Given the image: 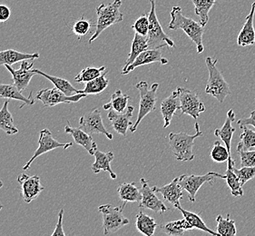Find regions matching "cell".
I'll return each instance as SVG.
<instances>
[{
	"label": "cell",
	"mask_w": 255,
	"mask_h": 236,
	"mask_svg": "<svg viewBox=\"0 0 255 236\" xmlns=\"http://www.w3.org/2000/svg\"><path fill=\"white\" fill-rule=\"evenodd\" d=\"M171 21L168 27L172 30L182 29L189 36V38L194 42L197 47V53L202 54L204 50L203 36L204 26L194 19L183 15L182 8L180 6H174L170 13Z\"/></svg>",
	"instance_id": "cell-1"
},
{
	"label": "cell",
	"mask_w": 255,
	"mask_h": 236,
	"mask_svg": "<svg viewBox=\"0 0 255 236\" xmlns=\"http://www.w3.org/2000/svg\"><path fill=\"white\" fill-rule=\"evenodd\" d=\"M196 133L189 134L186 133H169V144L174 153L175 159L180 162H191L194 159L193 153L194 140L203 135V132L200 130L199 123H194Z\"/></svg>",
	"instance_id": "cell-2"
},
{
	"label": "cell",
	"mask_w": 255,
	"mask_h": 236,
	"mask_svg": "<svg viewBox=\"0 0 255 236\" xmlns=\"http://www.w3.org/2000/svg\"><path fill=\"white\" fill-rule=\"evenodd\" d=\"M122 0H115L109 4H101L97 7V22L96 31L88 43L92 44L98 36L108 27L122 22L124 14L120 11Z\"/></svg>",
	"instance_id": "cell-3"
},
{
	"label": "cell",
	"mask_w": 255,
	"mask_h": 236,
	"mask_svg": "<svg viewBox=\"0 0 255 236\" xmlns=\"http://www.w3.org/2000/svg\"><path fill=\"white\" fill-rule=\"evenodd\" d=\"M217 59H213L212 57H206L205 63L208 68L209 78L205 87V93L211 95L212 97L216 98L219 103H224L225 98L229 96V84L226 82L225 77H223L222 73L216 67Z\"/></svg>",
	"instance_id": "cell-4"
},
{
	"label": "cell",
	"mask_w": 255,
	"mask_h": 236,
	"mask_svg": "<svg viewBox=\"0 0 255 236\" xmlns=\"http://www.w3.org/2000/svg\"><path fill=\"white\" fill-rule=\"evenodd\" d=\"M135 88L140 93V102H139L137 119L135 123L130 127L131 133H134L136 131L139 123H141V121L147 116L148 114L155 110L156 108L155 105L157 101L156 93L158 90L159 84L154 83L152 85V87L149 88L146 81H141L136 84Z\"/></svg>",
	"instance_id": "cell-5"
},
{
	"label": "cell",
	"mask_w": 255,
	"mask_h": 236,
	"mask_svg": "<svg viewBox=\"0 0 255 236\" xmlns=\"http://www.w3.org/2000/svg\"><path fill=\"white\" fill-rule=\"evenodd\" d=\"M151 4V10L148 15L149 18V31H148L147 42L150 49L162 48L163 46L174 47V42L169 37L162 28L155 11V0H149Z\"/></svg>",
	"instance_id": "cell-6"
},
{
	"label": "cell",
	"mask_w": 255,
	"mask_h": 236,
	"mask_svg": "<svg viewBox=\"0 0 255 236\" xmlns=\"http://www.w3.org/2000/svg\"><path fill=\"white\" fill-rule=\"evenodd\" d=\"M126 205L127 203H124L122 206L118 207H114L111 205H103L98 207L99 213L102 215L103 230L105 236L112 235L129 224V220L123 215Z\"/></svg>",
	"instance_id": "cell-7"
},
{
	"label": "cell",
	"mask_w": 255,
	"mask_h": 236,
	"mask_svg": "<svg viewBox=\"0 0 255 236\" xmlns=\"http://www.w3.org/2000/svg\"><path fill=\"white\" fill-rule=\"evenodd\" d=\"M215 177L225 179V175H220L215 172H209L206 175H183L179 177L178 183L181 187L188 193L189 201L194 203L196 199V194L202 185L205 183L213 185Z\"/></svg>",
	"instance_id": "cell-8"
},
{
	"label": "cell",
	"mask_w": 255,
	"mask_h": 236,
	"mask_svg": "<svg viewBox=\"0 0 255 236\" xmlns=\"http://www.w3.org/2000/svg\"><path fill=\"white\" fill-rule=\"evenodd\" d=\"M87 95L84 93H79L73 96H67L56 88L41 89L36 94V100L40 101L44 107H56L58 104L77 103L82 98H86Z\"/></svg>",
	"instance_id": "cell-9"
},
{
	"label": "cell",
	"mask_w": 255,
	"mask_h": 236,
	"mask_svg": "<svg viewBox=\"0 0 255 236\" xmlns=\"http://www.w3.org/2000/svg\"><path fill=\"white\" fill-rule=\"evenodd\" d=\"M179 99H180V110L182 114L188 115L191 118L197 120L200 114L206 110L204 104L200 100L196 93L187 88H178Z\"/></svg>",
	"instance_id": "cell-10"
},
{
	"label": "cell",
	"mask_w": 255,
	"mask_h": 236,
	"mask_svg": "<svg viewBox=\"0 0 255 236\" xmlns=\"http://www.w3.org/2000/svg\"><path fill=\"white\" fill-rule=\"evenodd\" d=\"M38 148L36 149V152L33 154L30 159L26 162V164L23 166V170L29 169L31 164L35 160L39 157L42 154H46L48 152H51L53 150L57 148L68 149L73 146L74 143H59L56 139L53 137L50 130L47 128L42 129L39 133V139H38Z\"/></svg>",
	"instance_id": "cell-11"
},
{
	"label": "cell",
	"mask_w": 255,
	"mask_h": 236,
	"mask_svg": "<svg viewBox=\"0 0 255 236\" xmlns=\"http://www.w3.org/2000/svg\"><path fill=\"white\" fill-rule=\"evenodd\" d=\"M79 127L89 134L100 133L104 134L109 140H113L114 136L112 133L108 132L103 122L101 112L98 108L93 109L91 112L84 115L79 119Z\"/></svg>",
	"instance_id": "cell-12"
},
{
	"label": "cell",
	"mask_w": 255,
	"mask_h": 236,
	"mask_svg": "<svg viewBox=\"0 0 255 236\" xmlns=\"http://www.w3.org/2000/svg\"><path fill=\"white\" fill-rule=\"evenodd\" d=\"M17 182L21 187V197L26 204H30L36 199L41 192L44 190V186L41 185L39 175H28L22 173L17 176Z\"/></svg>",
	"instance_id": "cell-13"
},
{
	"label": "cell",
	"mask_w": 255,
	"mask_h": 236,
	"mask_svg": "<svg viewBox=\"0 0 255 236\" xmlns=\"http://www.w3.org/2000/svg\"><path fill=\"white\" fill-rule=\"evenodd\" d=\"M140 184H141L142 200L140 201V203H139V207L153 211V212L158 213L161 215L164 214L167 211V207L164 205L163 201L160 200L156 196L155 192L149 185L148 181L144 178H141Z\"/></svg>",
	"instance_id": "cell-14"
},
{
	"label": "cell",
	"mask_w": 255,
	"mask_h": 236,
	"mask_svg": "<svg viewBox=\"0 0 255 236\" xmlns=\"http://www.w3.org/2000/svg\"><path fill=\"white\" fill-rule=\"evenodd\" d=\"M34 66V60H23L21 62L19 69H14L9 65H5V69L10 73L14 85L18 88L19 91H24L28 87L32 77L36 75V73L33 71L32 67Z\"/></svg>",
	"instance_id": "cell-15"
},
{
	"label": "cell",
	"mask_w": 255,
	"mask_h": 236,
	"mask_svg": "<svg viewBox=\"0 0 255 236\" xmlns=\"http://www.w3.org/2000/svg\"><path fill=\"white\" fill-rule=\"evenodd\" d=\"M133 111L134 108L132 106H128L127 110L123 113H118L113 109L109 110L108 118L117 133H120L123 136H127L128 129L133 125L131 118H133Z\"/></svg>",
	"instance_id": "cell-16"
},
{
	"label": "cell",
	"mask_w": 255,
	"mask_h": 236,
	"mask_svg": "<svg viewBox=\"0 0 255 236\" xmlns=\"http://www.w3.org/2000/svg\"><path fill=\"white\" fill-rule=\"evenodd\" d=\"M153 63H160L161 65L168 64V60L164 58L162 55L161 48H155V49L148 48L146 50L142 52L125 71L121 72V75H128L134 70L136 67L153 64Z\"/></svg>",
	"instance_id": "cell-17"
},
{
	"label": "cell",
	"mask_w": 255,
	"mask_h": 236,
	"mask_svg": "<svg viewBox=\"0 0 255 236\" xmlns=\"http://www.w3.org/2000/svg\"><path fill=\"white\" fill-rule=\"evenodd\" d=\"M179 177L174 178L170 184L164 185L163 187H157V186H153V190L155 193H159L163 196L164 200L167 201L170 204H172V206L174 208H178L179 206H181L180 200L183 197V188L181 187V185L178 183Z\"/></svg>",
	"instance_id": "cell-18"
},
{
	"label": "cell",
	"mask_w": 255,
	"mask_h": 236,
	"mask_svg": "<svg viewBox=\"0 0 255 236\" xmlns=\"http://www.w3.org/2000/svg\"><path fill=\"white\" fill-rule=\"evenodd\" d=\"M255 14V2L252 5L250 14L246 16V20L237 37L238 46H243V47L255 46V29L254 26Z\"/></svg>",
	"instance_id": "cell-19"
},
{
	"label": "cell",
	"mask_w": 255,
	"mask_h": 236,
	"mask_svg": "<svg viewBox=\"0 0 255 236\" xmlns=\"http://www.w3.org/2000/svg\"><path fill=\"white\" fill-rule=\"evenodd\" d=\"M65 132L68 134H71L75 143L86 149L88 154L94 155L97 152V144L94 141L91 134L85 132L80 127L75 128V127H71L69 124H67L65 126Z\"/></svg>",
	"instance_id": "cell-20"
},
{
	"label": "cell",
	"mask_w": 255,
	"mask_h": 236,
	"mask_svg": "<svg viewBox=\"0 0 255 236\" xmlns=\"http://www.w3.org/2000/svg\"><path fill=\"white\" fill-rule=\"evenodd\" d=\"M177 110H180V99L178 92L177 90H175L161 104V114L163 116L164 128H167L171 124L172 119Z\"/></svg>",
	"instance_id": "cell-21"
},
{
	"label": "cell",
	"mask_w": 255,
	"mask_h": 236,
	"mask_svg": "<svg viewBox=\"0 0 255 236\" xmlns=\"http://www.w3.org/2000/svg\"><path fill=\"white\" fill-rule=\"evenodd\" d=\"M235 121V113L234 109H230L227 112V118L224 125L219 129H215V135L219 137L225 143L226 148L228 149L230 154H232V139L235 133V128L233 126V122Z\"/></svg>",
	"instance_id": "cell-22"
},
{
	"label": "cell",
	"mask_w": 255,
	"mask_h": 236,
	"mask_svg": "<svg viewBox=\"0 0 255 236\" xmlns=\"http://www.w3.org/2000/svg\"><path fill=\"white\" fill-rule=\"evenodd\" d=\"M96 161L92 164V171L95 174H98L101 171L104 172H108L110 175V177L112 179H117L118 175L113 171L111 168V162L115 158V154L112 152H108V153H103L101 151H99L98 149L97 152L94 154Z\"/></svg>",
	"instance_id": "cell-23"
},
{
	"label": "cell",
	"mask_w": 255,
	"mask_h": 236,
	"mask_svg": "<svg viewBox=\"0 0 255 236\" xmlns=\"http://www.w3.org/2000/svg\"><path fill=\"white\" fill-rule=\"evenodd\" d=\"M32 92L29 96L26 98L22 95L21 91L15 87V85H8V84H0V98H5L9 100H17L23 102V106H33L36 102V98L32 97Z\"/></svg>",
	"instance_id": "cell-24"
},
{
	"label": "cell",
	"mask_w": 255,
	"mask_h": 236,
	"mask_svg": "<svg viewBox=\"0 0 255 236\" xmlns=\"http://www.w3.org/2000/svg\"><path fill=\"white\" fill-rule=\"evenodd\" d=\"M39 58L38 53H22V52L16 51L14 49H7L0 51V65H15L18 62H22L23 60H35Z\"/></svg>",
	"instance_id": "cell-25"
},
{
	"label": "cell",
	"mask_w": 255,
	"mask_h": 236,
	"mask_svg": "<svg viewBox=\"0 0 255 236\" xmlns=\"http://www.w3.org/2000/svg\"><path fill=\"white\" fill-rule=\"evenodd\" d=\"M235 166V160L230 157L227 164V169L225 172V179L227 182L228 187L231 189L232 195L235 197H241L244 195V190L243 185H241L240 180L234 171Z\"/></svg>",
	"instance_id": "cell-26"
},
{
	"label": "cell",
	"mask_w": 255,
	"mask_h": 236,
	"mask_svg": "<svg viewBox=\"0 0 255 236\" xmlns=\"http://www.w3.org/2000/svg\"><path fill=\"white\" fill-rule=\"evenodd\" d=\"M148 48H149V46H148L147 36H141L137 33H135L133 36V41H132L131 51L129 53L128 59L123 67L122 71H125L136 59V57L142 52L146 50Z\"/></svg>",
	"instance_id": "cell-27"
},
{
	"label": "cell",
	"mask_w": 255,
	"mask_h": 236,
	"mask_svg": "<svg viewBox=\"0 0 255 236\" xmlns=\"http://www.w3.org/2000/svg\"><path fill=\"white\" fill-rule=\"evenodd\" d=\"M118 193L124 203H140L142 200V193L134 183H123L119 185Z\"/></svg>",
	"instance_id": "cell-28"
},
{
	"label": "cell",
	"mask_w": 255,
	"mask_h": 236,
	"mask_svg": "<svg viewBox=\"0 0 255 236\" xmlns=\"http://www.w3.org/2000/svg\"><path fill=\"white\" fill-rule=\"evenodd\" d=\"M9 99L3 104V107L0 109V129L3 130L7 135H13L18 133V129L14 123V118L10 111L8 110Z\"/></svg>",
	"instance_id": "cell-29"
},
{
	"label": "cell",
	"mask_w": 255,
	"mask_h": 236,
	"mask_svg": "<svg viewBox=\"0 0 255 236\" xmlns=\"http://www.w3.org/2000/svg\"><path fill=\"white\" fill-rule=\"evenodd\" d=\"M33 71L36 73V75H40V76H43V77L47 78L49 81H51L54 84L55 88L59 89L62 92L65 93L67 96H73V95L82 93V90H78L77 88H74L72 86L71 83L67 81L66 79H64V78L48 75V74L41 71L40 69H33Z\"/></svg>",
	"instance_id": "cell-30"
},
{
	"label": "cell",
	"mask_w": 255,
	"mask_h": 236,
	"mask_svg": "<svg viewBox=\"0 0 255 236\" xmlns=\"http://www.w3.org/2000/svg\"><path fill=\"white\" fill-rule=\"evenodd\" d=\"M136 229L139 233L145 236H153L157 224L153 217L145 215L143 212H139L136 216Z\"/></svg>",
	"instance_id": "cell-31"
},
{
	"label": "cell",
	"mask_w": 255,
	"mask_h": 236,
	"mask_svg": "<svg viewBox=\"0 0 255 236\" xmlns=\"http://www.w3.org/2000/svg\"><path fill=\"white\" fill-rule=\"evenodd\" d=\"M180 212L182 213V215L184 216V219L188 222L189 225L192 226L193 229H197V230H202L205 232L207 234H209L211 236H220L218 233L214 232L212 229H210L208 226L204 224L203 219L200 217L199 215L194 214L193 212H189V211L184 210L181 206H179L177 208Z\"/></svg>",
	"instance_id": "cell-32"
},
{
	"label": "cell",
	"mask_w": 255,
	"mask_h": 236,
	"mask_svg": "<svg viewBox=\"0 0 255 236\" xmlns=\"http://www.w3.org/2000/svg\"><path fill=\"white\" fill-rule=\"evenodd\" d=\"M129 98L130 97L128 95L124 94L120 89H118L113 94L111 101L109 103L104 105V109L105 110L113 109L118 113H123L128 108Z\"/></svg>",
	"instance_id": "cell-33"
},
{
	"label": "cell",
	"mask_w": 255,
	"mask_h": 236,
	"mask_svg": "<svg viewBox=\"0 0 255 236\" xmlns=\"http://www.w3.org/2000/svg\"><path fill=\"white\" fill-rule=\"evenodd\" d=\"M108 71H105L101 76L93 79L89 82L86 83V86L82 93L86 94L87 96L89 95H98L104 92L109 85V80L107 78Z\"/></svg>",
	"instance_id": "cell-34"
},
{
	"label": "cell",
	"mask_w": 255,
	"mask_h": 236,
	"mask_svg": "<svg viewBox=\"0 0 255 236\" xmlns=\"http://www.w3.org/2000/svg\"><path fill=\"white\" fill-rule=\"evenodd\" d=\"M194 5V12L199 16L200 23L206 26L209 21V12L215 5L216 0H192Z\"/></svg>",
	"instance_id": "cell-35"
},
{
	"label": "cell",
	"mask_w": 255,
	"mask_h": 236,
	"mask_svg": "<svg viewBox=\"0 0 255 236\" xmlns=\"http://www.w3.org/2000/svg\"><path fill=\"white\" fill-rule=\"evenodd\" d=\"M162 230L165 235L169 236H184V232L191 231L194 229L184 218L177 221L167 223L166 225L162 226Z\"/></svg>",
	"instance_id": "cell-36"
},
{
	"label": "cell",
	"mask_w": 255,
	"mask_h": 236,
	"mask_svg": "<svg viewBox=\"0 0 255 236\" xmlns=\"http://www.w3.org/2000/svg\"><path fill=\"white\" fill-rule=\"evenodd\" d=\"M217 222V233L222 236H235L237 234L235 221L231 218L229 214L227 215L226 218L219 215L216 217Z\"/></svg>",
	"instance_id": "cell-37"
},
{
	"label": "cell",
	"mask_w": 255,
	"mask_h": 236,
	"mask_svg": "<svg viewBox=\"0 0 255 236\" xmlns=\"http://www.w3.org/2000/svg\"><path fill=\"white\" fill-rule=\"evenodd\" d=\"M243 133H241L240 142L237 144V152L248 151L255 148V131L248 127V125L241 126Z\"/></svg>",
	"instance_id": "cell-38"
},
{
	"label": "cell",
	"mask_w": 255,
	"mask_h": 236,
	"mask_svg": "<svg viewBox=\"0 0 255 236\" xmlns=\"http://www.w3.org/2000/svg\"><path fill=\"white\" fill-rule=\"evenodd\" d=\"M106 67H86L81 72L77 74L75 77V81L77 83H87L93 79L101 76L106 71Z\"/></svg>",
	"instance_id": "cell-39"
},
{
	"label": "cell",
	"mask_w": 255,
	"mask_h": 236,
	"mask_svg": "<svg viewBox=\"0 0 255 236\" xmlns=\"http://www.w3.org/2000/svg\"><path fill=\"white\" fill-rule=\"evenodd\" d=\"M211 157L213 161L221 164L228 161L230 157H232V154H230L226 146L221 144L220 141H215L211 151Z\"/></svg>",
	"instance_id": "cell-40"
},
{
	"label": "cell",
	"mask_w": 255,
	"mask_h": 236,
	"mask_svg": "<svg viewBox=\"0 0 255 236\" xmlns=\"http://www.w3.org/2000/svg\"><path fill=\"white\" fill-rule=\"evenodd\" d=\"M91 21L87 20V18H85L84 16H81L79 19H77L74 25L72 26V31L73 34L76 35L78 38V40H80L83 36H86L89 31L91 30L93 27Z\"/></svg>",
	"instance_id": "cell-41"
},
{
	"label": "cell",
	"mask_w": 255,
	"mask_h": 236,
	"mask_svg": "<svg viewBox=\"0 0 255 236\" xmlns=\"http://www.w3.org/2000/svg\"><path fill=\"white\" fill-rule=\"evenodd\" d=\"M235 174L240 180L241 185H244L250 180L255 178V166H243L241 169H237L234 167Z\"/></svg>",
	"instance_id": "cell-42"
},
{
	"label": "cell",
	"mask_w": 255,
	"mask_h": 236,
	"mask_svg": "<svg viewBox=\"0 0 255 236\" xmlns=\"http://www.w3.org/2000/svg\"><path fill=\"white\" fill-rule=\"evenodd\" d=\"M132 28L135 33H137L141 36H147L148 31H149V18L146 15H141L137 20L133 23Z\"/></svg>",
	"instance_id": "cell-43"
},
{
	"label": "cell",
	"mask_w": 255,
	"mask_h": 236,
	"mask_svg": "<svg viewBox=\"0 0 255 236\" xmlns=\"http://www.w3.org/2000/svg\"><path fill=\"white\" fill-rule=\"evenodd\" d=\"M240 154L241 165L243 166H255V150L248 151H241Z\"/></svg>",
	"instance_id": "cell-44"
},
{
	"label": "cell",
	"mask_w": 255,
	"mask_h": 236,
	"mask_svg": "<svg viewBox=\"0 0 255 236\" xmlns=\"http://www.w3.org/2000/svg\"><path fill=\"white\" fill-rule=\"evenodd\" d=\"M63 216H64V209H61L58 213V221L56 224L55 231L51 234L52 236H66V233L63 228Z\"/></svg>",
	"instance_id": "cell-45"
},
{
	"label": "cell",
	"mask_w": 255,
	"mask_h": 236,
	"mask_svg": "<svg viewBox=\"0 0 255 236\" xmlns=\"http://www.w3.org/2000/svg\"><path fill=\"white\" fill-rule=\"evenodd\" d=\"M10 15V8L4 4H0V23H4L8 20Z\"/></svg>",
	"instance_id": "cell-46"
},
{
	"label": "cell",
	"mask_w": 255,
	"mask_h": 236,
	"mask_svg": "<svg viewBox=\"0 0 255 236\" xmlns=\"http://www.w3.org/2000/svg\"><path fill=\"white\" fill-rule=\"evenodd\" d=\"M237 123L240 126H245V125H252L255 128V110L253 111L250 115V118H244V119H240L237 121Z\"/></svg>",
	"instance_id": "cell-47"
},
{
	"label": "cell",
	"mask_w": 255,
	"mask_h": 236,
	"mask_svg": "<svg viewBox=\"0 0 255 236\" xmlns=\"http://www.w3.org/2000/svg\"><path fill=\"white\" fill-rule=\"evenodd\" d=\"M3 187V182L0 180V189ZM3 209V205L1 204V202H0V211L2 210Z\"/></svg>",
	"instance_id": "cell-48"
}]
</instances>
